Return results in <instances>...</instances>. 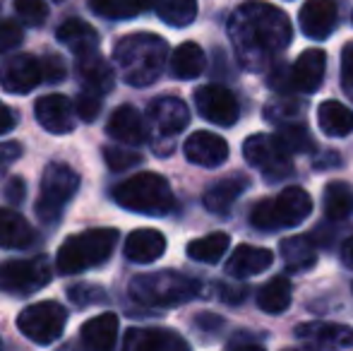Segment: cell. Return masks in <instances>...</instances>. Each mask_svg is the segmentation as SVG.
I'll return each instance as SVG.
<instances>
[{
  "mask_svg": "<svg viewBox=\"0 0 353 351\" xmlns=\"http://www.w3.org/2000/svg\"><path fill=\"white\" fill-rule=\"evenodd\" d=\"M233 51L245 70L260 72L274 66L291 43V22L286 12L270 3H243L228 19Z\"/></svg>",
  "mask_w": 353,
  "mask_h": 351,
  "instance_id": "cell-1",
  "label": "cell"
},
{
  "mask_svg": "<svg viewBox=\"0 0 353 351\" xmlns=\"http://www.w3.org/2000/svg\"><path fill=\"white\" fill-rule=\"evenodd\" d=\"M168 58V43L149 32L128 34L113 46V61L121 77L132 87H149L161 77Z\"/></svg>",
  "mask_w": 353,
  "mask_h": 351,
  "instance_id": "cell-2",
  "label": "cell"
},
{
  "mask_svg": "<svg viewBox=\"0 0 353 351\" xmlns=\"http://www.w3.org/2000/svg\"><path fill=\"white\" fill-rule=\"evenodd\" d=\"M200 291H202L200 281L188 274H181L176 270L137 274L130 281V296L137 303L147 305V308H173V305H183L188 301L197 299Z\"/></svg>",
  "mask_w": 353,
  "mask_h": 351,
  "instance_id": "cell-3",
  "label": "cell"
},
{
  "mask_svg": "<svg viewBox=\"0 0 353 351\" xmlns=\"http://www.w3.org/2000/svg\"><path fill=\"white\" fill-rule=\"evenodd\" d=\"M111 195L121 207L137 212V214L163 217L176 207V197H173L168 181L152 171H144V174L130 176L128 181L118 183Z\"/></svg>",
  "mask_w": 353,
  "mask_h": 351,
  "instance_id": "cell-4",
  "label": "cell"
},
{
  "mask_svg": "<svg viewBox=\"0 0 353 351\" xmlns=\"http://www.w3.org/2000/svg\"><path fill=\"white\" fill-rule=\"evenodd\" d=\"M118 243L116 229H89L74 234L58 248L56 267L63 274H79L103 265Z\"/></svg>",
  "mask_w": 353,
  "mask_h": 351,
  "instance_id": "cell-5",
  "label": "cell"
},
{
  "mask_svg": "<svg viewBox=\"0 0 353 351\" xmlns=\"http://www.w3.org/2000/svg\"><path fill=\"white\" fill-rule=\"evenodd\" d=\"M312 214V200L303 188H286L276 197H265L250 210V224L260 231H281L298 226Z\"/></svg>",
  "mask_w": 353,
  "mask_h": 351,
  "instance_id": "cell-6",
  "label": "cell"
},
{
  "mask_svg": "<svg viewBox=\"0 0 353 351\" xmlns=\"http://www.w3.org/2000/svg\"><path fill=\"white\" fill-rule=\"evenodd\" d=\"M79 188V176L77 171L70 169L68 164L61 161H51L43 169L41 178V192H39L37 202V214L46 224H56L58 217L63 214L65 205L72 200V195Z\"/></svg>",
  "mask_w": 353,
  "mask_h": 351,
  "instance_id": "cell-7",
  "label": "cell"
},
{
  "mask_svg": "<svg viewBox=\"0 0 353 351\" xmlns=\"http://www.w3.org/2000/svg\"><path fill=\"white\" fill-rule=\"evenodd\" d=\"M65 325L68 310L56 301H41V303L29 305L17 318V328L22 330L24 337L32 339L34 344H43V347L61 339V334L65 332Z\"/></svg>",
  "mask_w": 353,
  "mask_h": 351,
  "instance_id": "cell-8",
  "label": "cell"
},
{
  "mask_svg": "<svg viewBox=\"0 0 353 351\" xmlns=\"http://www.w3.org/2000/svg\"><path fill=\"white\" fill-rule=\"evenodd\" d=\"M243 157L270 183L283 181L293 174L291 154L283 150L274 135H250L243 145Z\"/></svg>",
  "mask_w": 353,
  "mask_h": 351,
  "instance_id": "cell-9",
  "label": "cell"
},
{
  "mask_svg": "<svg viewBox=\"0 0 353 351\" xmlns=\"http://www.w3.org/2000/svg\"><path fill=\"white\" fill-rule=\"evenodd\" d=\"M51 281V265L46 258L10 260L0 265V291L27 296Z\"/></svg>",
  "mask_w": 353,
  "mask_h": 351,
  "instance_id": "cell-10",
  "label": "cell"
},
{
  "mask_svg": "<svg viewBox=\"0 0 353 351\" xmlns=\"http://www.w3.org/2000/svg\"><path fill=\"white\" fill-rule=\"evenodd\" d=\"M195 106L205 121L214 123V126L231 128L241 116V106L238 99L231 89L221 85H205L195 92Z\"/></svg>",
  "mask_w": 353,
  "mask_h": 351,
  "instance_id": "cell-11",
  "label": "cell"
},
{
  "mask_svg": "<svg viewBox=\"0 0 353 351\" xmlns=\"http://www.w3.org/2000/svg\"><path fill=\"white\" fill-rule=\"evenodd\" d=\"M43 82V66L37 56L17 53L0 66V87L10 94H27Z\"/></svg>",
  "mask_w": 353,
  "mask_h": 351,
  "instance_id": "cell-12",
  "label": "cell"
},
{
  "mask_svg": "<svg viewBox=\"0 0 353 351\" xmlns=\"http://www.w3.org/2000/svg\"><path fill=\"white\" fill-rule=\"evenodd\" d=\"M327 53L320 48H307L296 58L293 66H288V92L315 94L325 80Z\"/></svg>",
  "mask_w": 353,
  "mask_h": 351,
  "instance_id": "cell-13",
  "label": "cell"
},
{
  "mask_svg": "<svg viewBox=\"0 0 353 351\" xmlns=\"http://www.w3.org/2000/svg\"><path fill=\"white\" fill-rule=\"evenodd\" d=\"M121 351H190V344L173 330L130 328L123 337Z\"/></svg>",
  "mask_w": 353,
  "mask_h": 351,
  "instance_id": "cell-14",
  "label": "cell"
},
{
  "mask_svg": "<svg viewBox=\"0 0 353 351\" xmlns=\"http://www.w3.org/2000/svg\"><path fill=\"white\" fill-rule=\"evenodd\" d=\"M296 337L303 342H310L312 349L339 351L353 347V328L339 323H303L296 328Z\"/></svg>",
  "mask_w": 353,
  "mask_h": 351,
  "instance_id": "cell-15",
  "label": "cell"
},
{
  "mask_svg": "<svg viewBox=\"0 0 353 351\" xmlns=\"http://www.w3.org/2000/svg\"><path fill=\"white\" fill-rule=\"evenodd\" d=\"M34 113H37V121L41 123L43 130L53 132V135H68L74 130V106L63 94L41 97L34 106Z\"/></svg>",
  "mask_w": 353,
  "mask_h": 351,
  "instance_id": "cell-16",
  "label": "cell"
},
{
  "mask_svg": "<svg viewBox=\"0 0 353 351\" xmlns=\"http://www.w3.org/2000/svg\"><path fill=\"white\" fill-rule=\"evenodd\" d=\"M106 132H108V137H113L116 142L137 147V145H142V142H147L149 126L135 106H128L125 103V106H118L116 111L111 113V118H108V123H106Z\"/></svg>",
  "mask_w": 353,
  "mask_h": 351,
  "instance_id": "cell-17",
  "label": "cell"
},
{
  "mask_svg": "<svg viewBox=\"0 0 353 351\" xmlns=\"http://www.w3.org/2000/svg\"><path fill=\"white\" fill-rule=\"evenodd\" d=\"M301 29L307 39L322 41L327 39L336 27L339 19V8L334 0H307L301 8Z\"/></svg>",
  "mask_w": 353,
  "mask_h": 351,
  "instance_id": "cell-18",
  "label": "cell"
},
{
  "mask_svg": "<svg viewBox=\"0 0 353 351\" xmlns=\"http://www.w3.org/2000/svg\"><path fill=\"white\" fill-rule=\"evenodd\" d=\"M183 152L192 164L205 166V169H216L228 159V142L223 137L214 135V132L200 130L188 137Z\"/></svg>",
  "mask_w": 353,
  "mask_h": 351,
  "instance_id": "cell-19",
  "label": "cell"
},
{
  "mask_svg": "<svg viewBox=\"0 0 353 351\" xmlns=\"http://www.w3.org/2000/svg\"><path fill=\"white\" fill-rule=\"evenodd\" d=\"M149 121L161 135H178L185 130L190 121V111L178 97H159L149 103Z\"/></svg>",
  "mask_w": 353,
  "mask_h": 351,
  "instance_id": "cell-20",
  "label": "cell"
},
{
  "mask_svg": "<svg viewBox=\"0 0 353 351\" xmlns=\"http://www.w3.org/2000/svg\"><path fill=\"white\" fill-rule=\"evenodd\" d=\"M272 263H274L272 250L243 243L226 260V274L233 277V279H248V277L262 274L265 270H270Z\"/></svg>",
  "mask_w": 353,
  "mask_h": 351,
  "instance_id": "cell-21",
  "label": "cell"
},
{
  "mask_svg": "<svg viewBox=\"0 0 353 351\" xmlns=\"http://www.w3.org/2000/svg\"><path fill=\"white\" fill-rule=\"evenodd\" d=\"M82 351H113L118 342V315L101 313L87 320L79 330Z\"/></svg>",
  "mask_w": 353,
  "mask_h": 351,
  "instance_id": "cell-22",
  "label": "cell"
},
{
  "mask_svg": "<svg viewBox=\"0 0 353 351\" xmlns=\"http://www.w3.org/2000/svg\"><path fill=\"white\" fill-rule=\"evenodd\" d=\"M123 253L130 263L149 265L166 253V239L157 229H137L125 239Z\"/></svg>",
  "mask_w": 353,
  "mask_h": 351,
  "instance_id": "cell-23",
  "label": "cell"
},
{
  "mask_svg": "<svg viewBox=\"0 0 353 351\" xmlns=\"http://www.w3.org/2000/svg\"><path fill=\"white\" fill-rule=\"evenodd\" d=\"M37 241L34 226L14 210H0V248L22 250Z\"/></svg>",
  "mask_w": 353,
  "mask_h": 351,
  "instance_id": "cell-24",
  "label": "cell"
},
{
  "mask_svg": "<svg viewBox=\"0 0 353 351\" xmlns=\"http://www.w3.org/2000/svg\"><path fill=\"white\" fill-rule=\"evenodd\" d=\"M77 72L84 82V89L94 94H108L113 89V82H116V75H113L111 66L101 58V53L94 51L87 53V56L77 58Z\"/></svg>",
  "mask_w": 353,
  "mask_h": 351,
  "instance_id": "cell-25",
  "label": "cell"
},
{
  "mask_svg": "<svg viewBox=\"0 0 353 351\" xmlns=\"http://www.w3.org/2000/svg\"><path fill=\"white\" fill-rule=\"evenodd\" d=\"M245 188H248L245 176H228V178H221V181H216L214 185L207 188L202 200H205L207 210L214 212V214H228Z\"/></svg>",
  "mask_w": 353,
  "mask_h": 351,
  "instance_id": "cell-26",
  "label": "cell"
},
{
  "mask_svg": "<svg viewBox=\"0 0 353 351\" xmlns=\"http://www.w3.org/2000/svg\"><path fill=\"white\" fill-rule=\"evenodd\" d=\"M58 41L65 43L74 56H87V53L99 51V34L92 24L82 22V19H65L58 27Z\"/></svg>",
  "mask_w": 353,
  "mask_h": 351,
  "instance_id": "cell-27",
  "label": "cell"
},
{
  "mask_svg": "<svg viewBox=\"0 0 353 351\" xmlns=\"http://www.w3.org/2000/svg\"><path fill=\"white\" fill-rule=\"evenodd\" d=\"M281 260L288 272H307L317 263V245L310 236H291L279 243Z\"/></svg>",
  "mask_w": 353,
  "mask_h": 351,
  "instance_id": "cell-28",
  "label": "cell"
},
{
  "mask_svg": "<svg viewBox=\"0 0 353 351\" xmlns=\"http://www.w3.org/2000/svg\"><path fill=\"white\" fill-rule=\"evenodd\" d=\"M317 123L327 137H346L353 132V111L344 103L330 99L317 108Z\"/></svg>",
  "mask_w": 353,
  "mask_h": 351,
  "instance_id": "cell-29",
  "label": "cell"
},
{
  "mask_svg": "<svg viewBox=\"0 0 353 351\" xmlns=\"http://www.w3.org/2000/svg\"><path fill=\"white\" fill-rule=\"evenodd\" d=\"M205 51L195 41L181 43L171 56V72L178 80H195V77H200L205 72Z\"/></svg>",
  "mask_w": 353,
  "mask_h": 351,
  "instance_id": "cell-30",
  "label": "cell"
},
{
  "mask_svg": "<svg viewBox=\"0 0 353 351\" xmlns=\"http://www.w3.org/2000/svg\"><path fill=\"white\" fill-rule=\"evenodd\" d=\"M291 281H288V277H274V279H270L265 286L260 289V294H257V305H260L265 313L270 315H279L283 310L291 305Z\"/></svg>",
  "mask_w": 353,
  "mask_h": 351,
  "instance_id": "cell-31",
  "label": "cell"
},
{
  "mask_svg": "<svg viewBox=\"0 0 353 351\" xmlns=\"http://www.w3.org/2000/svg\"><path fill=\"white\" fill-rule=\"evenodd\" d=\"M353 214V188L344 181H334L325 188V217L330 221H344Z\"/></svg>",
  "mask_w": 353,
  "mask_h": 351,
  "instance_id": "cell-32",
  "label": "cell"
},
{
  "mask_svg": "<svg viewBox=\"0 0 353 351\" xmlns=\"http://www.w3.org/2000/svg\"><path fill=\"white\" fill-rule=\"evenodd\" d=\"M228 234L223 231H216V234H210L205 239H197L188 243V258H192L195 263H205V265H216L219 260L223 258V253L228 250Z\"/></svg>",
  "mask_w": 353,
  "mask_h": 351,
  "instance_id": "cell-33",
  "label": "cell"
},
{
  "mask_svg": "<svg viewBox=\"0 0 353 351\" xmlns=\"http://www.w3.org/2000/svg\"><path fill=\"white\" fill-rule=\"evenodd\" d=\"M274 137L279 140V145L288 154H307V152L315 150V142H312V135L301 121H291V123H281L276 128Z\"/></svg>",
  "mask_w": 353,
  "mask_h": 351,
  "instance_id": "cell-34",
  "label": "cell"
},
{
  "mask_svg": "<svg viewBox=\"0 0 353 351\" xmlns=\"http://www.w3.org/2000/svg\"><path fill=\"white\" fill-rule=\"evenodd\" d=\"M154 10L171 27H188L197 17V0H154Z\"/></svg>",
  "mask_w": 353,
  "mask_h": 351,
  "instance_id": "cell-35",
  "label": "cell"
},
{
  "mask_svg": "<svg viewBox=\"0 0 353 351\" xmlns=\"http://www.w3.org/2000/svg\"><path fill=\"white\" fill-rule=\"evenodd\" d=\"M149 5H154V0H89L92 12L106 19H132Z\"/></svg>",
  "mask_w": 353,
  "mask_h": 351,
  "instance_id": "cell-36",
  "label": "cell"
},
{
  "mask_svg": "<svg viewBox=\"0 0 353 351\" xmlns=\"http://www.w3.org/2000/svg\"><path fill=\"white\" fill-rule=\"evenodd\" d=\"M303 111H305V106L298 103L296 99H274V101L267 106L265 116H267V121L281 126V123H291V121L303 118Z\"/></svg>",
  "mask_w": 353,
  "mask_h": 351,
  "instance_id": "cell-37",
  "label": "cell"
},
{
  "mask_svg": "<svg viewBox=\"0 0 353 351\" xmlns=\"http://www.w3.org/2000/svg\"><path fill=\"white\" fill-rule=\"evenodd\" d=\"M14 12L27 27H41L48 17L46 0H14Z\"/></svg>",
  "mask_w": 353,
  "mask_h": 351,
  "instance_id": "cell-38",
  "label": "cell"
},
{
  "mask_svg": "<svg viewBox=\"0 0 353 351\" xmlns=\"http://www.w3.org/2000/svg\"><path fill=\"white\" fill-rule=\"evenodd\" d=\"M103 159L111 171H128L142 161V157L125 147H103Z\"/></svg>",
  "mask_w": 353,
  "mask_h": 351,
  "instance_id": "cell-39",
  "label": "cell"
},
{
  "mask_svg": "<svg viewBox=\"0 0 353 351\" xmlns=\"http://www.w3.org/2000/svg\"><path fill=\"white\" fill-rule=\"evenodd\" d=\"M99 113H101V94L84 89L77 97V101H74V116H79V121L84 123H92L99 118Z\"/></svg>",
  "mask_w": 353,
  "mask_h": 351,
  "instance_id": "cell-40",
  "label": "cell"
},
{
  "mask_svg": "<svg viewBox=\"0 0 353 351\" xmlns=\"http://www.w3.org/2000/svg\"><path fill=\"white\" fill-rule=\"evenodd\" d=\"M68 296H70V301L74 305H92V303H101V301H106V296H103V289L101 286H92V284H74L68 289Z\"/></svg>",
  "mask_w": 353,
  "mask_h": 351,
  "instance_id": "cell-41",
  "label": "cell"
},
{
  "mask_svg": "<svg viewBox=\"0 0 353 351\" xmlns=\"http://www.w3.org/2000/svg\"><path fill=\"white\" fill-rule=\"evenodd\" d=\"M24 34L17 22H0V53H8L22 43Z\"/></svg>",
  "mask_w": 353,
  "mask_h": 351,
  "instance_id": "cell-42",
  "label": "cell"
},
{
  "mask_svg": "<svg viewBox=\"0 0 353 351\" xmlns=\"http://www.w3.org/2000/svg\"><path fill=\"white\" fill-rule=\"evenodd\" d=\"M341 85L353 101V41L346 43L344 53H341Z\"/></svg>",
  "mask_w": 353,
  "mask_h": 351,
  "instance_id": "cell-43",
  "label": "cell"
},
{
  "mask_svg": "<svg viewBox=\"0 0 353 351\" xmlns=\"http://www.w3.org/2000/svg\"><path fill=\"white\" fill-rule=\"evenodd\" d=\"M41 66H43V82H61L65 77V63L58 56L41 58Z\"/></svg>",
  "mask_w": 353,
  "mask_h": 351,
  "instance_id": "cell-44",
  "label": "cell"
},
{
  "mask_svg": "<svg viewBox=\"0 0 353 351\" xmlns=\"http://www.w3.org/2000/svg\"><path fill=\"white\" fill-rule=\"evenodd\" d=\"M219 294H221V301H226V303H231V305H238V303H243V301H245L248 289H245V286L221 284V286H219Z\"/></svg>",
  "mask_w": 353,
  "mask_h": 351,
  "instance_id": "cell-45",
  "label": "cell"
},
{
  "mask_svg": "<svg viewBox=\"0 0 353 351\" xmlns=\"http://www.w3.org/2000/svg\"><path fill=\"white\" fill-rule=\"evenodd\" d=\"M24 192H27V188H24L22 178H10L8 185H5V197H8L12 205H19V202L24 200Z\"/></svg>",
  "mask_w": 353,
  "mask_h": 351,
  "instance_id": "cell-46",
  "label": "cell"
},
{
  "mask_svg": "<svg viewBox=\"0 0 353 351\" xmlns=\"http://www.w3.org/2000/svg\"><path fill=\"white\" fill-rule=\"evenodd\" d=\"M22 154V147L14 142H3L0 147V169H8L12 161H17V157Z\"/></svg>",
  "mask_w": 353,
  "mask_h": 351,
  "instance_id": "cell-47",
  "label": "cell"
},
{
  "mask_svg": "<svg viewBox=\"0 0 353 351\" xmlns=\"http://www.w3.org/2000/svg\"><path fill=\"white\" fill-rule=\"evenodd\" d=\"M14 126H17V116H14V111L8 106V103L0 101V135L10 132Z\"/></svg>",
  "mask_w": 353,
  "mask_h": 351,
  "instance_id": "cell-48",
  "label": "cell"
},
{
  "mask_svg": "<svg viewBox=\"0 0 353 351\" xmlns=\"http://www.w3.org/2000/svg\"><path fill=\"white\" fill-rule=\"evenodd\" d=\"M341 260H344V265L349 267V270H353V234L344 241V245H341Z\"/></svg>",
  "mask_w": 353,
  "mask_h": 351,
  "instance_id": "cell-49",
  "label": "cell"
},
{
  "mask_svg": "<svg viewBox=\"0 0 353 351\" xmlns=\"http://www.w3.org/2000/svg\"><path fill=\"white\" fill-rule=\"evenodd\" d=\"M233 351H265V349H262L260 344H255V342H243V344H236Z\"/></svg>",
  "mask_w": 353,
  "mask_h": 351,
  "instance_id": "cell-50",
  "label": "cell"
},
{
  "mask_svg": "<svg viewBox=\"0 0 353 351\" xmlns=\"http://www.w3.org/2000/svg\"><path fill=\"white\" fill-rule=\"evenodd\" d=\"M286 351H317V349H312V347H291V349H286Z\"/></svg>",
  "mask_w": 353,
  "mask_h": 351,
  "instance_id": "cell-51",
  "label": "cell"
},
{
  "mask_svg": "<svg viewBox=\"0 0 353 351\" xmlns=\"http://www.w3.org/2000/svg\"><path fill=\"white\" fill-rule=\"evenodd\" d=\"M56 3H63V0H56Z\"/></svg>",
  "mask_w": 353,
  "mask_h": 351,
  "instance_id": "cell-52",
  "label": "cell"
},
{
  "mask_svg": "<svg viewBox=\"0 0 353 351\" xmlns=\"http://www.w3.org/2000/svg\"><path fill=\"white\" fill-rule=\"evenodd\" d=\"M351 289H353V286H351Z\"/></svg>",
  "mask_w": 353,
  "mask_h": 351,
  "instance_id": "cell-53",
  "label": "cell"
}]
</instances>
